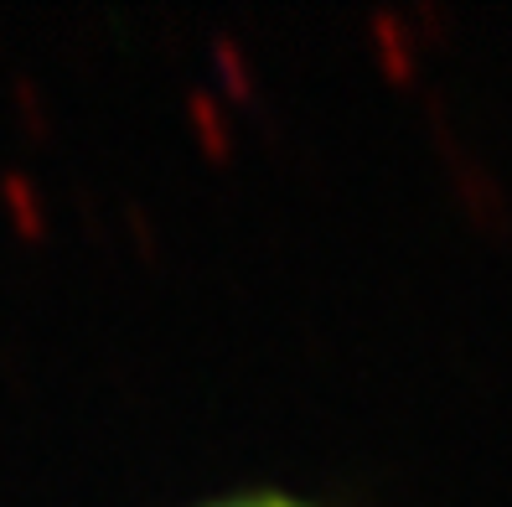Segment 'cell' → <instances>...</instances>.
<instances>
[{"label": "cell", "instance_id": "obj_1", "mask_svg": "<svg viewBox=\"0 0 512 507\" xmlns=\"http://www.w3.org/2000/svg\"><path fill=\"white\" fill-rule=\"evenodd\" d=\"M213 507H300V502H290V497H228Z\"/></svg>", "mask_w": 512, "mask_h": 507}]
</instances>
